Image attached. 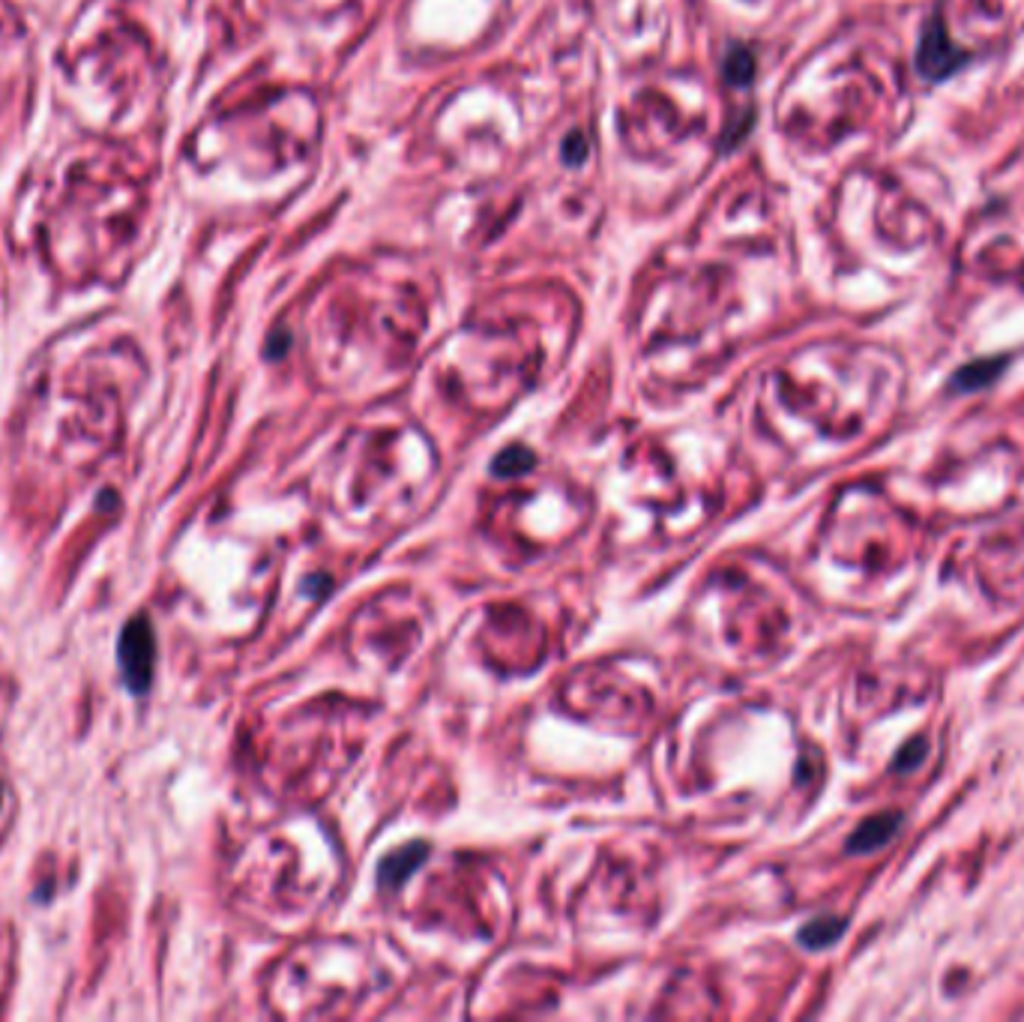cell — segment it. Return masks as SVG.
I'll return each mask as SVG.
<instances>
[{
  "label": "cell",
  "instance_id": "1",
  "mask_svg": "<svg viewBox=\"0 0 1024 1022\" xmlns=\"http://www.w3.org/2000/svg\"><path fill=\"white\" fill-rule=\"evenodd\" d=\"M153 660H156V642H153L151 621L135 617L126 624L121 636V668L132 693H144L151 687Z\"/></svg>",
  "mask_w": 1024,
  "mask_h": 1022
},
{
  "label": "cell",
  "instance_id": "2",
  "mask_svg": "<svg viewBox=\"0 0 1024 1022\" xmlns=\"http://www.w3.org/2000/svg\"><path fill=\"white\" fill-rule=\"evenodd\" d=\"M964 63L962 49H955L950 37H946L944 24L934 19L929 21V28L920 42V54H917V67L923 72L925 79H946L950 72L959 70Z\"/></svg>",
  "mask_w": 1024,
  "mask_h": 1022
},
{
  "label": "cell",
  "instance_id": "3",
  "mask_svg": "<svg viewBox=\"0 0 1024 1022\" xmlns=\"http://www.w3.org/2000/svg\"><path fill=\"white\" fill-rule=\"evenodd\" d=\"M895 828H899V816L895 813H881V816H872V819H866L857 834H853L851 840H848V849L851 851H874L887 846V842L895 837Z\"/></svg>",
  "mask_w": 1024,
  "mask_h": 1022
},
{
  "label": "cell",
  "instance_id": "4",
  "mask_svg": "<svg viewBox=\"0 0 1024 1022\" xmlns=\"http://www.w3.org/2000/svg\"><path fill=\"white\" fill-rule=\"evenodd\" d=\"M426 846L422 842H411V846H405L396 855L383 860L381 870H378V879H381L383 888H399L408 876H411L417 867H420L422 860H426Z\"/></svg>",
  "mask_w": 1024,
  "mask_h": 1022
},
{
  "label": "cell",
  "instance_id": "5",
  "mask_svg": "<svg viewBox=\"0 0 1024 1022\" xmlns=\"http://www.w3.org/2000/svg\"><path fill=\"white\" fill-rule=\"evenodd\" d=\"M844 930L842 918H818V921L806 923L800 932V941L809 948H823V944H833Z\"/></svg>",
  "mask_w": 1024,
  "mask_h": 1022
},
{
  "label": "cell",
  "instance_id": "6",
  "mask_svg": "<svg viewBox=\"0 0 1024 1022\" xmlns=\"http://www.w3.org/2000/svg\"><path fill=\"white\" fill-rule=\"evenodd\" d=\"M1001 366H1004V360H983V364L964 366L962 372L955 375V385L962 387V390H974V387L989 385L994 375L1001 372Z\"/></svg>",
  "mask_w": 1024,
  "mask_h": 1022
},
{
  "label": "cell",
  "instance_id": "7",
  "mask_svg": "<svg viewBox=\"0 0 1024 1022\" xmlns=\"http://www.w3.org/2000/svg\"><path fill=\"white\" fill-rule=\"evenodd\" d=\"M533 466V453H528L524 447H512L506 453H501L494 459V474L498 477H510V474H524V471H531Z\"/></svg>",
  "mask_w": 1024,
  "mask_h": 1022
}]
</instances>
